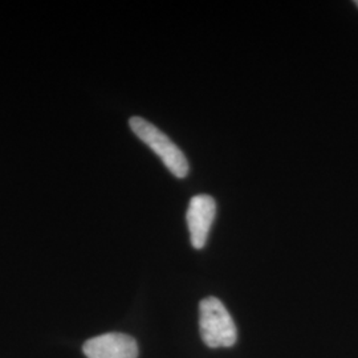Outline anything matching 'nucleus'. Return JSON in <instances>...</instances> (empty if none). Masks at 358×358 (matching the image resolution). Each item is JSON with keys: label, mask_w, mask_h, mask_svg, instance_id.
<instances>
[{"label": "nucleus", "mask_w": 358, "mask_h": 358, "mask_svg": "<svg viewBox=\"0 0 358 358\" xmlns=\"http://www.w3.org/2000/svg\"><path fill=\"white\" fill-rule=\"evenodd\" d=\"M355 4H356V6H357L358 7V0H356V1H355Z\"/></svg>", "instance_id": "5"}, {"label": "nucleus", "mask_w": 358, "mask_h": 358, "mask_svg": "<svg viewBox=\"0 0 358 358\" xmlns=\"http://www.w3.org/2000/svg\"><path fill=\"white\" fill-rule=\"evenodd\" d=\"M129 125L133 133L162 159L164 165L174 177L180 179L187 177L190 166L186 155L164 131L142 117H131Z\"/></svg>", "instance_id": "1"}, {"label": "nucleus", "mask_w": 358, "mask_h": 358, "mask_svg": "<svg viewBox=\"0 0 358 358\" xmlns=\"http://www.w3.org/2000/svg\"><path fill=\"white\" fill-rule=\"evenodd\" d=\"M83 352L88 358H137V341L124 333H106L88 340Z\"/></svg>", "instance_id": "4"}, {"label": "nucleus", "mask_w": 358, "mask_h": 358, "mask_svg": "<svg viewBox=\"0 0 358 358\" xmlns=\"http://www.w3.org/2000/svg\"><path fill=\"white\" fill-rule=\"evenodd\" d=\"M217 215V202L207 194L192 196L186 213V222L190 231V241L195 250H202L207 243L208 234Z\"/></svg>", "instance_id": "3"}, {"label": "nucleus", "mask_w": 358, "mask_h": 358, "mask_svg": "<svg viewBox=\"0 0 358 358\" xmlns=\"http://www.w3.org/2000/svg\"><path fill=\"white\" fill-rule=\"evenodd\" d=\"M199 328L205 344L210 348H230L236 343L238 332L227 308L217 297H207L199 304Z\"/></svg>", "instance_id": "2"}]
</instances>
